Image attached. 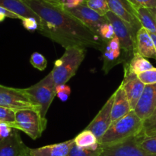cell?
I'll return each mask as SVG.
<instances>
[{
    "instance_id": "6da1fadb",
    "label": "cell",
    "mask_w": 156,
    "mask_h": 156,
    "mask_svg": "<svg viewBox=\"0 0 156 156\" xmlns=\"http://www.w3.org/2000/svg\"><path fill=\"white\" fill-rule=\"evenodd\" d=\"M22 1L41 18L38 32L65 48L90 47L101 51L106 44L62 5L44 0Z\"/></svg>"
},
{
    "instance_id": "7a4b0ae2",
    "label": "cell",
    "mask_w": 156,
    "mask_h": 156,
    "mask_svg": "<svg viewBox=\"0 0 156 156\" xmlns=\"http://www.w3.org/2000/svg\"><path fill=\"white\" fill-rule=\"evenodd\" d=\"M143 130V120L134 110L111 124L108 129L99 141L102 148L115 145L141 133Z\"/></svg>"
},
{
    "instance_id": "3957f363",
    "label": "cell",
    "mask_w": 156,
    "mask_h": 156,
    "mask_svg": "<svg viewBox=\"0 0 156 156\" xmlns=\"http://www.w3.org/2000/svg\"><path fill=\"white\" fill-rule=\"evenodd\" d=\"M65 52L54 63L50 72L56 86L66 84L77 72L86 54V49L70 47L65 48Z\"/></svg>"
},
{
    "instance_id": "277c9868",
    "label": "cell",
    "mask_w": 156,
    "mask_h": 156,
    "mask_svg": "<svg viewBox=\"0 0 156 156\" xmlns=\"http://www.w3.org/2000/svg\"><path fill=\"white\" fill-rule=\"evenodd\" d=\"M56 86L50 73L36 84L24 89L33 103L38 108L43 119L46 116L52 102L56 96Z\"/></svg>"
},
{
    "instance_id": "5b68a950",
    "label": "cell",
    "mask_w": 156,
    "mask_h": 156,
    "mask_svg": "<svg viewBox=\"0 0 156 156\" xmlns=\"http://www.w3.org/2000/svg\"><path fill=\"white\" fill-rule=\"evenodd\" d=\"M47 119H43L35 109H25L15 111V122L12 128L24 132L33 140L42 136L47 127Z\"/></svg>"
},
{
    "instance_id": "8992f818",
    "label": "cell",
    "mask_w": 156,
    "mask_h": 156,
    "mask_svg": "<svg viewBox=\"0 0 156 156\" xmlns=\"http://www.w3.org/2000/svg\"><path fill=\"white\" fill-rule=\"evenodd\" d=\"M105 16L114 27L115 36L118 38L122 50L127 58L129 62L134 53L136 52V36L137 32H136L130 24L123 21L111 11H109Z\"/></svg>"
},
{
    "instance_id": "52a82bcc",
    "label": "cell",
    "mask_w": 156,
    "mask_h": 156,
    "mask_svg": "<svg viewBox=\"0 0 156 156\" xmlns=\"http://www.w3.org/2000/svg\"><path fill=\"white\" fill-rule=\"evenodd\" d=\"M0 106L17 111L38 108L33 103L24 89L13 88L0 84ZM39 111V110H38Z\"/></svg>"
},
{
    "instance_id": "ba28073f",
    "label": "cell",
    "mask_w": 156,
    "mask_h": 156,
    "mask_svg": "<svg viewBox=\"0 0 156 156\" xmlns=\"http://www.w3.org/2000/svg\"><path fill=\"white\" fill-rule=\"evenodd\" d=\"M65 9L69 13L77 18L79 21H82L87 28H88L98 36H99V32L101 26L105 23L109 22L106 16L99 15L95 11L90 9L85 3L77 7L71 8V9L65 8Z\"/></svg>"
},
{
    "instance_id": "9c48e42d",
    "label": "cell",
    "mask_w": 156,
    "mask_h": 156,
    "mask_svg": "<svg viewBox=\"0 0 156 156\" xmlns=\"http://www.w3.org/2000/svg\"><path fill=\"white\" fill-rule=\"evenodd\" d=\"M100 156H156L142 149L138 144V135L115 145L104 147Z\"/></svg>"
},
{
    "instance_id": "30bf717a",
    "label": "cell",
    "mask_w": 156,
    "mask_h": 156,
    "mask_svg": "<svg viewBox=\"0 0 156 156\" xmlns=\"http://www.w3.org/2000/svg\"><path fill=\"white\" fill-rule=\"evenodd\" d=\"M114 99V93L110 96V98L105 102V104L98 113L97 116L94 118V119L90 122L89 125L85 128V129L89 130L91 132L94 133V136L97 137L98 142L112 122L111 112H112Z\"/></svg>"
},
{
    "instance_id": "8fae6325",
    "label": "cell",
    "mask_w": 156,
    "mask_h": 156,
    "mask_svg": "<svg viewBox=\"0 0 156 156\" xmlns=\"http://www.w3.org/2000/svg\"><path fill=\"white\" fill-rule=\"evenodd\" d=\"M123 70L124 76L121 85L127 96L131 110H133L143 94L146 85L139 79L137 74L130 71L126 65H123Z\"/></svg>"
},
{
    "instance_id": "7c38bea8",
    "label": "cell",
    "mask_w": 156,
    "mask_h": 156,
    "mask_svg": "<svg viewBox=\"0 0 156 156\" xmlns=\"http://www.w3.org/2000/svg\"><path fill=\"white\" fill-rule=\"evenodd\" d=\"M111 12L133 26L136 32L142 28L134 6L128 0H107Z\"/></svg>"
},
{
    "instance_id": "4fadbf2b",
    "label": "cell",
    "mask_w": 156,
    "mask_h": 156,
    "mask_svg": "<svg viewBox=\"0 0 156 156\" xmlns=\"http://www.w3.org/2000/svg\"><path fill=\"white\" fill-rule=\"evenodd\" d=\"M29 148L15 128L9 136L0 139V156H24Z\"/></svg>"
},
{
    "instance_id": "5bb4252c",
    "label": "cell",
    "mask_w": 156,
    "mask_h": 156,
    "mask_svg": "<svg viewBox=\"0 0 156 156\" xmlns=\"http://www.w3.org/2000/svg\"><path fill=\"white\" fill-rule=\"evenodd\" d=\"M156 108V84L145 86L134 111L143 121L149 117Z\"/></svg>"
},
{
    "instance_id": "9a60e30c",
    "label": "cell",
    "mask_w": 156,
    "mask_h": 156,
    "mask_svg": "<svg viewBox=\"0 0 156 156\" xmlns=\"http://www.w3.org/2000/svg\"><path fill=\"white\" fill-rule=\"evenodd\" d=\"M74 144L75 139H73L41 148H30L29 156H67Z\"/></svg>"
},
{
    "instance_id": "2e32d148",
    "label": "cell",
    "mask_w": 156,
    "mask_h": 156,
    "mask_svg": "<svg viewBox=\"0 0 156 156\" xmlns=\"http://www.w3.org/2000/svg\"><path fill=\"white\" fill-rule=\"evenodd\" d=\"M136 50L146 58H153L156 60V49L150 33L142 27L139 29L136 36Z\"/></svg>"
},
{
    "instance_id": "e0dca14e",
    "label": "cell",
    "mask_w": 156,
    "mask_h": 156,
    "mask_svg": "<svg viewBox=\"0 0 156 156\" xmlns=\"http://www.w3.org/2000/svg\"><path fill=\"white\" fill-rule=\"evenodd\" d=\"M129 102L127 99L123 86L120 84L114 92V99L111 112V121L115 122L117 119L123 117L131 111ZM111 122V123H112Z\"/></svg>"
},
{
    "instance_id": "ac0fdd59",
    "label": "cell",
    "mask_w": 156,
    "mask_h": 156,
    "mask_svg": "<svg viewBox=\"0 0 156 156\" xmlns=\"http://www.w3.org/2000/svg\"><path fill=\"white\" fill-rule=\"evenodd\" d=\"M103 67L102 70L105 73H108L114 67L121 63L128 62V59L121 48L113 49L105 44L101 50Z\"/></svg>"
},
{
    "instance_id": "d6986e66",
    "label": "cell",
    "mask_w": 156,
    "mask_h": 156,
    "mask_svg": "<svg viewBox=\"0 0 156 156\" xmlns=\"http://www.w3.org/2000/svg\"><path fill=\"white\" fill-rule=\"evenodd\" d=\"M0 6L16 14L21 18L31 17L36 18L39 24L41 23L40 17L22 0H0Z\"/></svg>"
},
{
    "instance_id": "ffe728a7",
    "label": "cell",
    "mask_w": 156,
    "mask_h": 156,
    "mask_svg": "<svg viewBox=\"0 0 156 156\" xmlns=\"http://www.w3.org/2000/svg\"><path fill=\"white\" fill-rule=\"evenodd\" d=\"M137 16L142 24L149 33L156 35V18L152 9L146 8H136Z\"/></svg>"
},
{
    "instance_id": "44dd1931",
    "label": "cell",
    "mask_w": 156,
    "mask_h": 156,
    "mask_svg": "<svg viewBox=\"0 0 156 156\" xmlns=\"http://www.w3.org/2000/svg\"><path fill=\"white\" fill-rule=\"evenodd\" d=\"M123 65H126L130 71L133 72L136 74H139L154 67L153 65L146 58L136 52L134 53L130 61L129 62L124 63Z\"/></svg>"
},
{
    "instance_id": "7402d4cb",
    "label": "cell",
    "mask_w": 156,
    "mask_h": 156,
    "mask_svg": "<svg viewBox=\"0 0 156 156\" xmlns=\"http://www.w3.org/2000/svg\"><path fill=\"white\" fill-rule=\"evenodd\" d=\"M74 139L75 144L82 148L96 149L100 147V144L97 137L89 130L85 129L84 131L81 132L79 135L76 136V138H74Z\"/></svg>"
},
{
    "instance_id": "603a6c76",
    "label": "cell",
    "mask_w": 156,
    "mask_h": 156,
    "mask_svg": "<svg viewBox=\"0 0 156 156\" xmlns=\"http://www.w3.org/2000/svg\"><path fill=\"white\" fill-rule=\"evenodd\" d=\"M138 144L145 151L156 155V136H146L142 132L138 135Z\"/></svg>"
},
{
    "instance_id": "cb8c5ba5",
    "label": "cell",
    "mask_w": 156,
    "mask_h": 156,
    "mask_svg": "<svg viewBox=\"0 0 156 156\" xmlns=\"http://www.w3.org/2000/svg\"><path fill=\"white\" fill-rule=\"evenodd\" d=\"M102 150L103 148L101 145L99 148L93 149V148H82L74 144L67 156H100Z\"/></svg>"
},
{
    "instance_id": "d4e9b609",
    "label": "cell",
    "mask_w": 156,
    "mask_h": 156,
    "mask_svg": "<svg viewBox=\"0 0 156 156\" xmlns=\"http://www.w3.org/2000/svg\"><path fill=\"white\" fill-rule=\"evenodd\" d=\"M85 4L90 9L103 16H105V15L110 11L107 0H86Z\"/></svg>"
},
{
    "instance_id": "484cf974",
    "label": "cell",
    "mask_w": 156,
    "mask_h": 156,
    "mask_svg": "<svg viewBox=\"0 0 156 156\" xmlns=\"http://www.w3.org/2000/svg\"><path fill=\"white\" fill-rule=\"evenodd\" d=\"M143 132L146 136H156V108L152 114L143 121Z\"/></svg>"
},
{
    "instance_id": "4316f807",
    "label": "cell",
    "mask_w": 156,
    "mask_h": 156,
    "mask_svg": "<svg viewBox=\"0 0 156 156\" xmlns=\"http://www.w3.org/2000/svg\"><path fill=\"white\" fill-rule=\"evenodd\" d=\"M30 63L34 68L39 70H44L47 68V61L45 57L39 52H34L30 58Z\"/></svg>"
},
{
    "instance_id": "83f0119b",
    "label": "cell",
    "mask_w": 156,
    "mask_h": 156,
    "mask_svg": "<svg viewBox=\"0 0 156 156\" xmlns=\"http://www.w3.org/2000/svg\"><path fill=\"white\" fill-rule=\"evenodd\" d=\"M15 122V111L12 109L0 106V122L7 123L12 126Z\"/></svg>"
},
{
    "instance_id": "f1b7e54d",
    "label": "cell",
    "mask_w": 156,
    "mask_h": 156,
    "mask_svg": "<svg viewBox=\"0 0 156 156\" xmlns=\"http://www.w3.org/2000/svg\"><path fill=\"white\" fill-rule=\"evenodd\" d=\"M99 36L105 43H107L108 41H110V40H111L115 37L114 27L110 23V21L105 23L101 26L100 32H99Z\"/></svg>"
},
{
    "instance_id": "f546056e",
    "label": "cell",
    "mask_w": 156,
    "mask_h": 156,
    "mask_svg": "<svg viewBox=\"0 0 156 156\" xmlns=\"http://www.w3.org/2000/svg\"><path fill=\"white\" fill-rule=\"evenodd\" d=\"M139 79L145 84V85H150V84H156V68L153 67L152 69L148 70L146 71L137 74Z\"/></svg>"
},
{
    "instance_id": "4dcf8cb0",
    "label": "cell",
    "mask_w": 156,
    "mask_h": 156,
    "mask_svg": "<svg viewBox=\"0 0 156 156\" xmlns=\"http://www.w3.org/2000/svg\"><path fill=\"white\" fill-rule=\"evenodd\" d=\"M22 24L25 29H27L29 32H34L38 30L39 27V22L37 20L34 18L31 17H26V18H21Z\"/></svg>"
},
{
    "instance_id": "1f68e13d",
    "label": "cell",
    "mask_w": 156,
    "mask_h": 156,
    "mask_svg": "<svg viewBox=\"0 0 156 156\" xmlns=\"http://www.w3.org/2000/svg\"><path fill=\"white\" fill-rule=\"evenodd\" d=\"M134 8L143 7L146 9H156V0H128Z\"/></svg>"
},
{
    "instance_id": "d6a6232c",
    "label": "cell",
    "mask_w": 156,
    "mask_h": 156,
    "mask_svg": "<svg viewBox=\"0 0 156 156\" xmlns=\"http://www.w3.org/2000/svg\"><path fill=\"white\" fill-rule=\"evenodd\" d=\"M56 96H58L59 99L62 101H66L69 99L70 93H71V89L66 84H62V85L56 86Z\"/></svg>"
},
{
    "instance_id": "836d02e7",
    "label": "cell",
    "mask_w": 156,
    "mask_h": 156,
    "mask_svg": "<svg viewBox=\"0 0 156 156\" xmlns=\"http://www.w3.org/2000/svg\"><path fill=\"white\" fill-rule=\"evenodd\" d=\"M12 128L7 123L0 122V139L9 136L12 133Z\"/></svg>"
},
{
    "instance_id": "e575fe53",
    "label": "cell",
    "mask_w": 156,
    "mask_h": 156,
    "mask_svg": "<svg viewBox=\"0 0 156 156\" xmlns=\"http://www.w3.org/2000/svg\"><path fill=\"white\" fill-rule=\"evenodd\" d=\"M0 15H5L7 18H15V19H21V17L18 16V15H16V14H15V13H13V12H10V11L7 10V9H4V8L1 7V6H0Z\"/></svg>"
},
{
    "instance_id": "d590c367",
    "label": "cell",
    "mask_w": 156,
    "mask_h": 156,
    "mask_svg": "<svg viewBox=\"0 0 156 156\" xmlns=\"http://www.w3.org/2000/svg\"><path fill=\"white\" fill-rule=\"evenodd\" d=\"M44 1H47L48 2L53 3V4H56V5H62L61 2L59 0H44Z\"/></svg>"
},
{
    "instance_id": "8d00e7d4",
    "label": "cell",
    "mask_w": 156,
    "mask_h": 156,
    "mask_svg": "<svg viewBox=\"0 0 156 156\" xmlns=\"http://www.w3.org/2000/svg\"><path fill=\"white\" fill-rule=\"evenodd\" d=\"M151 37H152V41H153L154 42V44H155V49H156V35H154V34H151Z\"/></svg>"
},
{
    "instance_id": "74e56055",
    "label": "cell",
    "mask_w": 156,
    "mask_h": 156,
    "mask_svg": "<svg viewBox=\"0 0 156 156\" xmlns=\"http://www.w3.org/2000/svg\"><path fill=\"white\" fill-rule=\"evenodd\" d=\"M7 18V17L5 16V15H0V22H2V21H3L5 20V18Z\"/></svg>"
},
{
    "instance_id": "f35d334b",
    "label": "cell",
    "mask_w": 156,
    "mask_h": 156,
    "mask_svg": "<svg viewBox=\"0 0 156 156\" xmlns=\"http://www.w3.org/2000/svg\"><path fill=\"white\" fill-rule=\"evenodd\" d=\"M152 12H153L154 15H155V18H156V9H152Z\"/></svg>"
},
{
    "instance_id": "ab89813d",
    "label": "cell",
    "mask_w": 156,
    "mask_h": 156,
    "mask_svg": "<svg viewBox=\"0 0 156 156\" xmlns=\"http://www.w3.org/2000/svg\"><path fill=\"white\" fill-rule=\"evenodd\" d=\"M29 149H30V148H29ZM24 156H29V150H28V151H27V152L24 154Z\"/></svg>"
},
{
    "instance_id": "60d3db41",
    "label": "cell",
    "mask_w": 156,
    "mask_h": 156,
    "mask_svg": "<svg viewBox=\"0 0 156 156\" xmlns=\"http://www.w3.org/2000/svg\"><path fill=\"white\" fill-rule=\"evenodd\" d=\"M59 1H60V2H61V1H62V0H59Z\"/></svg>"
}]
</instances>
